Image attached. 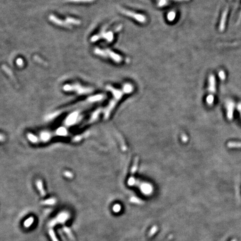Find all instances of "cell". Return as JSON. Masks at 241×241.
<instances>
[{
  "label": "cell",
  "instance_id": "obj_22",
  "mask_svg": "<svg viewBox=\"0 0 241 241\" xmlns=\"http://www.w3.org/2000/svg\"><path fill=\"white\" fill-rule=\"evenodd\" d=\"M168 4V0H159L158 2V6L159 7H164L166 6Z\"/></svg>",
  "mask_w": 241,
  "mask_h": 241
},
{
  "label": "cell",
  "instance_id": "obj_9",
  "mask_svg": "<svg viewBox=\"0 0 241 241\" xmlns=\"http://www.w3.org/2000/svg\"><path fill=\"white\" fill-rule=\"evenodd\" d=\"M228 13V9L226 8L223 12L222 15V17H221V19H220V24H219V30L220 32H222L225 29V26H226V20H227V17Z\"/></svg>",
  "mask_w": 241,
  "mask_h": 241
},
{
  "label": "cell",
  "instance_id": "obj_11",
  "mask_svg": "<svg viewBox=\"0 0 241 241\" xmlns=\"http://www.w3.org/2000/svg\"><path fill=\"white\" fill-rule=\"evenodd\" d=\"M226 107L227 110V118L229 120H231L233 119L234 104L232 101H228L226 104Z\"/></svg>",
  "mask_w": 241,
  "mask_h": 241
},
{
  "label": "cell",
  "instance_id": "obj_6",
  "mask_svg": "<svg viewBox=\"0 0 241 241\" xmlns=\"http://www.w3.org/2000/svg\"><path fill=\"white\" fill-rule=\"evenodd\" d=\"M121 13L124 15H126L127 17H131L132 19H133L134 20H135L136 21L139 22L140 23H145L147 21V18L146 17L145 15L141 14V13H136L134 11L127 10V9H121Z\"/></svg>",
  "mask_w": 241,
  "mask_h": 241
},
{
  "label": "cell",
  "instance_id": "obj_15",
  "mask_svg": "<svg viewBox=\"0 0 241 241\" xmlns=\"http://www.w3.org/2000/svg\"><path fill=\"white\" fill-rule=\"evenodd\" d=\"M229 148H241V142H229L227 144Z\"/></svg>",
  "mask_w": 241,
  "mask_h": 241
},
{
  "label": "cell",
  "instance_id": "obj_19",
  "mask_svg": "<svg viewBox=\"0 0 241 241\" xmlns=\"http://www.w3.org/2000/svg\"><path fill=\"white\" fill-rule=\"evenodd\" d=\"M2 69H3V70H4L5 72H6V73H7V74H8L13 79V73H12V72L11 71V70L10 69H9L7 66H4V65H3L2 66Z\"/></svg>",
  "mask_w": 241,
  "mask_h": 241
},
{
  "label": "cell",
  "instance_id": "obj_28",
  "mask_svg": "<svg viewBox=\"0 0 241 241\" xmlns=\"http://www.w3.org/2000/svg\"><path fill=\"white\" fill-rule=\"evenodd\" d=\"M157 230V227H154L152 228L151 229V230H150V236H151V235H153L155 232H156V231Z\"/></svg>",
  "mask_w": 241,
  "mask_h": 241
},
{
  "label": "cell",
  "instance_id": "obj_8",
  "mask_svg": "<svg viewBox=\"0 0 241 241\" xmlns=\"http://www.w3.org/2000/svg\"><path fill=\"white\" fill-rule=\"evenodd\" d=\"M49 19L54 23L55 24L58 25V26H60L65 27L67 28H71V26L68 24L66 21H63L62 20H61L60 19L57 18L56 16H55L54 15H51L49 17Z\"/></svg>",
  "mask_w": 241,
  "mask_h": 241
},
{
  "label": "cell",
  "instance_id": "obj_18",
  "mask_svg": "<svg viewBox=\"0 0 241 241\" xmlns=\"http://www.w3.org/2000/svg\"><path fill=\"white\" fill-rule=\"evenodd\" d=\"M207 102L209 105H212L214 102V96L212 94H209L207 97Z\"/></svg>",
  "mask_w": 241,
  "mask_h": 241
},
{
  "label": "cell",
  "instance_id": "obj_23",
  "mask_svg": "<svg viewBox=\"0 0 241 241\" xmlns=\"http://www.w3.org/2000/svg\"><path fill=\"white\" fill-rule=\"evenodd\" d=\"M218 75H219V77L220 78V79L221 80H224L226 79V74H225V73L223 70H220L218 73Z\"/></svg>",
  "mask_w": 241,
  "mask_h": 241
},
{
  "label": "cell",
  "instance_id": "obj_12",
  "mask_svg": "<svg viewBox=\"0 0 241 241\" xmlns=\"http://www.w3.org/2000/svg\"><path fill=\"white\" fill-rule=\"evenodd\" d=\"M66 21L69 24H73L75 25H79L81 24V21L80 20L72 18V17H67Z\"/></svg>",
  "mask_w": 241,
  "mask_h": 241
},
{
  "label": "cell",
  "instance_id": "obj_25",
  "mask_svg": "<svg viewBox=\"0 0 241 241\" xmlns=\"http://www.w3.org/2000/svg\"><path fill=\"white\" fill-rule=\"evenodd\" d=\"M16 64L19 67H22L24 65V61L21 58H18L16 60Z\"/></svg>",
  "mask_w": 241,
  "mask_h": 241
},
{
  "label": "cell",
  "instance_id": "obj_4",
  "mask_svg": "<svg viewBox=\"0 0 241 241\" xmlns=\"http://www.w3.org/2000/svg\"><path fill=\"white\" fill-rule=\"evenodd\" d=\"M128 183L130 185H134L138 187L140 190L145 194H150L152 191V187L147 183H144L135 179L134 177H131L128 181Z\"/></svg>",
  "mask_w": 241,
  "mask_h": 241
},
{
  "label": "cell",
  "instance_id": "obj_21",
  "mask_svg": "<svg viewBox=\"0 0 241 241\" xmlns=\"http://www.w3.org/2000/svg\"><path fill=\"white\" fill-rule=\"evenodd\" d=\"M94 0H64L66 2H91Z\"/></svg>",
  "mask_w": 241,
  "mask_h": 241
},
{
  "label": "cell",
  "instance_id": "obj_10",
  "mask_svg": "<svg viewBox=\"0 0 241 241\" xmlns=\"http://www.w3.org/2000/svg\"><path fill=\"white\" fill-rule=\"evenodd\" d=\"M209 85H208V91L211 94L214 93L216 91L215 87V78L214 75L211 74L209 76Z\"/></svg>",
  "mask_w": 241,
  "mask_h": 241
},
{
  "label": "cell",
  "instance_id": "obj_17",
  "mask_svg": "<svg viewBox=\"0 0 241 241\" xmlns=\"http://www.w3.org/2000/svg\"><path fill=\"white\" fill-rule=\"evenodd\" d=\"M176 13L175 11H173L169 13L168 15H167V18H168V21H171V22L173 21L176 18Z\"/></svg>",
  "mask_w": 241,
  "mask_h": 241
},
{
  "label": "cell",
  "instance_id": "obj_26",
  "mask_svg": "<svg viewBox=\"0 0 241 241\" xmlns=\"http://www.w3.org/2000/svg\"><path fill=\"white\" fill-rule=\"evenodd\" d=\"M28 137L29 140H31L32 142H35V141H37L36 137H35V136H34L33 134H28Z\"/></svg>",
  "mask_w": 241,
  "mask_h": 241
},
{
  "label": "cell",
  "instance_id": "obj_3",
  "mask_svg": "<svg viewBox=\"0 0 241 241\" xmlns=\"http://www.w3.org/2000/svg\"><path fill=\"white\" fill-rule=\"evenodd\" d=\"M94 52L96 55H98L101 57L106 58H109L116 63H121L123 61V58L121 55L109 49L103 50L97 48L95 49Z\"/></svg>",
  "mask_w": 241,
  "mask_h": 241
},
{
  "label": "cell",
  "instance_id": "obj_33",
  "mask_svg": "<svg viewBox=\"0 0 241 241\" xmlns=\"http://www.w3.org/2000/svg\"><path fill=\"white\" fill-rule=\"evenodd\" d=\"M241 13H240V16H239V19H238V24H239L240 23V22L241 21Z\"/></svg>",
  "mask_w": 241,
  "mask_h": 241
},
{
  "label": "cell",
  "instance_id": "obj_13",
  "mask_svg": "<svg viewBox=\"0 0 241 241\" xmlns=\"http://www.w3.org/2000/svg\"><path fill=\"white\" fill-rule=\"evenodd\" d=\"M48 233L50 237V238L52 241H59L55 233L54 230L53 228H48Z\"/></svg>",
  "mask_w": 241,
  "mask_h": 241
},
{
  "label": "cell",
  "instance_id": "obj_27",
  "mask_svg": "<svg viewBox=\"0 0 241 241\" xmlns=\"http://www.w3.org/2000/svg\"><path fill=\"white\" fill-rule=\"evenodd\" d=\"M121 208V207L120 205H119V204L115 205L113 207V211L115 212H119L120 211Z\"/></svg>",
  "mask_w": 241,
  "mask_h": 241
},
{
  "label": "cell",
  "instance_id": "obj_1",
  "mask_svg": "<svg viewBox=\"0 0 241 241\" xmlns=\"http://www.w3.org/2000/svg\"><path fill=\"white\" fill-rule=\"evenodd\" d=\"M106 89L112 93L113 98L105 109V116L106 119L109 117L111 111L113 109L117 102L122 98V97L124 94L130 93L134 91V87L130 83H126L123 85L122 89H116L109 85H107Z\"/></svg>",
  "mask_w": 241,
  "mask_h": 241
},
{
  "label": "cell",
  "instance_id": "obj_20",
  "mask_svg": "<svg viewBox=\"0 0 241 241\" xmlns=\"http://www.w3.org/2000/svg\"><path fill=\"white\" fill-rule=\"evenodd\" d=\"M64 230L65 231V232L67 233V235L69 236V237L70 238H71V239H73V234H72V233L71 232V230L69 229V228H68V227H64Z\"/></svg>",
  "mask_w": 241,
  "mask_h": 241
},
{
  "label": "cell",
  "instance_id": "obj_14",
  "mask_svg": "<svg viewBox=\"0 0 241 241\" xmlns=\"http://www.w3.org/2000/svg\"><path fill=\"white\" fill-rule=\"evenodd\" d=\"M36 185H37V187L38 188V190L40 191V194L42 196H45L46 195V193H45V191L44 190V189L43 188L41 181V180H38V181L36 182Z\"/></svg>",
  "mask_w": 241,
  "mask_h": 241
},
{
  "label": "cell",
  "instance_id": "obj_32",
  "mask_svg": "<svg viewBox=\"0 0 241 241\" xmlns=\"http://www.w3.org/2000/svg\"><path fill=\"white\" fill-rule=\"evenodd\" d=\"M3 140H4V137H3V135L0 134V141H3Z\"/></svg>",
  "mask_w": 241,
  "mask_h": 241
},
{
  "label": "cell",
  "instance_id": "obj_5",
  "mask_svg": "<svg viewBox=\"0 0 241 241\" xmlns=\"http://www.w3.org/2000/svg\"><path fill=\"white\" fill-rule=\"evenodd\" d=\"M63 89L66 91H75L78 92L79 94H84L89 93L92 92L93 89L91 88L88 87H83L81 86L80 84H73V85H69L66 84L64 87Z\"/></svg>",
  "mask_w": 241,
  "mask_h": 241
},
{
  "label": "cell",
  "instance_id": "obj_29",
  "mask_svg": "<svg viewBox=\"0 0 241 241\" xmlns=\"http://www.w3.org/2000/svg\"><path fill=\"white\" fill-rule=\"evenodd\" d=\"M58 132L61 134H66V130L64 128H60L58 131Z\"/></svg>",
  "mask_w": 241,
  "mask_h": 241
},
{
  "label": "cell",
  "instance_id": "obj_31",
  "mask_svg": "<svg viewBox=\"0 0 241 241\" xmlns=\"http://www.w3.org/2000/svg\"><path fill=\"white\" fill-rule=\"evenodd\" d=\"M237 108H238V110L239 111V112H240V113L241 116V102H240V103L238 104Z\"/></svg>",
  "mask_w": 241,
  "mask_h": 241
},
{
  "label": "cell",
  "instance_id": "obj_2",
  "mask_svg": "<svg viewBox=\"0 0 241 241\" xmlns=\"http://www.w3.org/2000/svg\"><path fill=\"white\" fill-rule=\"evenodd\" d=\"M107 27H103L99 34L95 35L92 36L91 39V41L92 42H95L101 38H103L107 40L108 42H112L114 39V35L117 31H120L122 29V25H119V26L116 27L113 31H109L108 32H106V28Z\"/></svg>",
  "mask_w": 241,
  "mask_h": 241
},
{
  "label": "cell",
  "instance_id": "obj_16",
  "mask_svg": "<svg viewBox=\"0 0 241 241\" xmlns=\"http://www.w3.org/2000/svg\"><path fill=\"white\" fill-rule=\"evenodd\" d=\"M34 219L33 217H30L28 219H27L24 222V226L26 228H28L30 227L32 223H34Z\"/></svg>",
  "mask_w": 241,
  "mask_h": 241
},
{
  "label": "cell",
  "instance_id": "obj_30",
  "mask_svg": "<svg viewBox=\"0 0 241 241\" xmlns=\"http://www.w3.org/2000/svg\"><path fill=\"white\" fill-rule=\"evenodd\" d=\"M42 136L43 137V138L45 140H46L49 139V135L48 134H42Z\"/></svg>",
  "mask_w": 241,
  "mask_h": 241
},
{
  "label": "cell",
  "instance_id": "obj_7",
  "mask_svg": "<svg viewBox=\"0 0 241 241\" xmlns=\"http://www.w3.org/2000/svg\"><path fill=\"white\" fill-rule=\"evenodd\" d=\"M70 214L66 212H63L58 214L55 218L53 219L49 223V228H53L58 224H63L69 219Z\"/></svg>",
  "mask_w": 241,
  "mask_h": 241
},
{
  "label": "cell",
  "instance_id": "obj_24",
  "mask_svg": "<svg viewBox=\"0 0 241 241\" xmlns=\"http://www.w3.org/2000/svg\"><path fill=\"white\" fill-rule=\"evenodd\" d=\"M55 203V200L54 199H48L46 201H45L43 202V203L44 204H48V205H52L53 204Z\"/></svg>",
  "mask_w": 241,
  "mask_h": 241
}]
</instances>
